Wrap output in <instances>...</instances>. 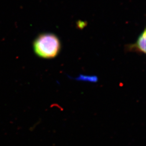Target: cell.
Returning <instances> with one entry per match:
<instances>
[{
    "mask_svg": "<svg viewBox=\"0 0 146 146\" xmlns=\"http://www.w3.org/2000/svg\"><path fill=\"white\" fill-rule=\"evenodd\" d=\"M76 80L81 81H90L91 82H97L98 80V78L96 76H87L80 75L79 77L76 78Z\"/></svg>",
    "mask_w": 146,
    "mask_h": 146,
    "instance_id": "obj_3",
    "label": "cell"
},
{
    "mask_svg": "<svg viewBox=\"0 0 146 146\" xmlns=\"http://www.w3.org/2000/svg\"><path fill=\"white\" fill-rule=\"evenodd\" d=\"M146 29H144L138 37L136 42L126 46L125 49L128 52H138L139 54L146 53Z\"/></svg>",
    "mask_w": 146,
    "mask_h": 146,
    "instance_id": "obj_2",
    "label": "cell"
},
{
    "mask_svg": "<svg viewBox=\"0 0 146 146\" xmlns=\"http://www.w3.org/2000/svg\"><path fill=\"white\" fill-rule=\"evenodd\" d=\"M33 47L37 56L44 59H52L56 57L60 52L61 42L56 35L42 33L35 39Z\"/></svg>",
    "mask_w": 146,
    "mask_h": 146,
    "instance_id": "obj_1",
    "label": "cell"
}]
</instances>
